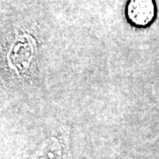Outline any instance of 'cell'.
<instances>
[{"instance_id":"obj_1","label":"cell","mask_w":159,"mask_h":159,"mask_svg":"<svg viewBox=\"0 0 159 159\" xmlns=\"http://www.w3.org/2000/svg\"><path fill=\"white\" fill-rule=\"evenodd\" d=\"M47 52L39 32L30 26H15L1 41L2 90L25 95L41 85Z\"/></svg>"},{"instance_id":"obj_2","label":"cell","mask_w":159,"mask_h":159,"mask_svg":"<svg viewBox=\"0 0 159 159\" xmlns=\"http://www.w3.org/2000/svg\"><path fill=\"white\" fill-rule=\"evenodd\" d=\"M24 159H73L71 125L62 118H46L28 128Z\"/></svg>"},{"instance_id":"obj_3","label":"cell","mask_w":159,"mask_h":159,"mask_svg":"<svg viewBox=\"0 0 159 159\" xmlns=\"http://www.w3.org/2000/svg\"><path fill=\"white\" fill-rule=\"evenodd\" d=\"M125 14L128 21L139 28L146 27L152 22L156 15L153 0H129Z\"/></svg>"}]
</instances>
